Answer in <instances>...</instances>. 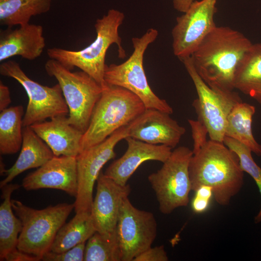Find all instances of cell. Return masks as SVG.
Wrapping results in <instances>:
<instances>
[{"mask_svg": "<svg viewBox=\"0 0 261 261\" xmlns=\"http://www.w3.org/2000/svg\"><path fill=\"white\" fill-rule=\"evenodd\" d=\"M252 44L240 31L216 26L191 56L195 69L213 89L233 91L237 69Z\"/></svg>", "mask_w": 261, "mask_h": 261, "instance_id": "1", "label": "cell"}, {"mask_svg": "<svg viewBox=\"0 0 261 261\" xmlns=\"http://www.w3.org/2000/svg\"><path fill=\"white\" fill-rule=\"evenodd\" d=\"M188 173L191 190L203 185L211 187L215 200L221 205H228L244 183L237 155L223 143L210 139L193 152Z\"/></svg>", "mask_w": 261, "mask_h": 261, "instance_id": "2", "label": "cell"}, {"mask_svg": "<svg viewBox=\"0 0 261 261\" xmlns=\"http://www.w3.org/2000/svg\"><path fill=\"white\" fill-rule=\"evenodd\" d=\"M124 18V14L121 11L110 9L106 14L96 21L94 27L96 37L88 46L78 51L50 48L47 49V54L50 58L56 60L70 70L75 67L79 68L103 87L106 85L104 79L106 65L105 59L109 47L116 44L118 48V57L122 58L125 57L118 32Z\"/></svg>", "mask_w": 261, "mask_h": 261, "instance_id": "3", "label": "cell"}, {"mask_svg": "<svg viewBox=\"0 0 261 261\" xmlns=\"http://www.w3.org/2000/svg\"><path fill=\"white\" fill-rule=\"evenodd\" d=\"M145 109L142 101L131 91L106 84L83 133L81 152L102 142L119 128L129 125Z\"/></svg>", "mask_w": 261, "mask_h": 261, "instance_id": "4", "label": "cell"}, {"mask_svg": "<svg viewBox=\"0 0 261 261\" xmlns=\"http://www.w3.org/2000/svg\"><path fill=\"white\" fill-rule=\"evenodd\" d=\"M11 203L22 224L17 248L42 260L44 254L50 251L58 231L74 209V203H59L38 210L18 200H11Z\"/></svg>", "mask_w": 261, "mask_h": 261, "instance_id": "5", "label": "cell"}, {"mask_svg": "<svg viewBox=\"0 0 261 261\" xmlns=\"http://www.w3.org/2000/svg\"><path fill=\"white\" fill-rule=\"evenodd\" d=\"M158 34L157 29L151 28L140 37L132 38L133 51L130 56L121 64L106 65L104 79L108 85L123 87L135 94L146 109H156L172 114V107L151 89L143 66L145 52L157 39Z\"/></svg>", "mask_w": 261, "mask_h": 261, "instance_id": "6", "label": "cell"}, {"mask_svg": "<svg viewBox=\"0 0 261 261\" xmlns=\"http://www.w3.org/2000/svg\"><path fill=\"white\" fill-rule=\"evenodd\" d=\"M46 72L58 82L69 108L68 121L83 133L87 130L103 87L86 72H72L56 60L50 58Z\"/></svg>", "mask_w": 261, "mask_h": 261, "instance_id": "7", "label": "cell"}, {"mask_svg": "<svg viewBox=\"0 0 261 261\" xmlns=\"http://www.w3.org/2000/svg\"><path fill=\"white\" fill-rule=\"evenodd\" d=\"M192 155V150L179 146L172 152L159 170L148 176L162 214H169L188 204L191 190L188 165Z\"/></svg>", "mask_w": 261, "mask_h": 261, "instance_id": "8", "label": "cell"}, {"mask_svg": "<svg viewBox=\"0 0 261 261\" xmlns=\"http://www.w3.org/2000/svg\"><path fill=\"white\" fill-rule=\"evenodd\" d=\"M0 73L16 80L28 95L29 102L23 117V127L48 118L69 115V108L58 84L50 87L35 82L26 75L18 63L13 60L0 64Z\"/></svg>", "mask_w": 261, "mask_h": 261, "instance_id": "9", "label": "cell"}, {"mask_svg": "<svg viewBox=\"0 0 261 261\" xmlns=\"http://www.w3.org/2000/svg\"><path fill=\"white\" fill-rule=\"evenodd\" d=\"M180 60L191 78L198 95L192 103L198 120L206 128L210 140L223 143L228 116L235 104L242 102L241 98L234 91L218 92L209 87L195 70L191 56Z\"/></svg>", "mask_w": 261, "mask_h": 261, "instance_id": "10", "label": "cell"}, {"mask_svg": "<svg viewBox=\"0 0 261 261\" xmlns=\"http://www.w3.org/2000/svg\"><path fill=\"white\" fill-rule=\"evenodd\" d=\"M129 137V125L122 127L102 142L82 151L76 157L78 191L75 197V213H91L93 190L101 170L116 157V145Z\"/></svg>", "mask_w": 261, "mask_h": 261, "instance_id": "11", "label": "cell"}, {"mask_svg": "<svg viewBox=\"0 0 261 261\" xmlns=\"http://www.w3.org/2000/svg\"><path fill=\"white\" fill-rule=\"evenodd\" d=\"M121 261H133L151 247L157 233L154 214L133 205L128 197L120 207L116 227Z\"/></svg>", "mask_w": 261, "mask_h": 261, "instance_id": "12", "label": "cell"}, {"mask_svg": "<svg viewBox=\"0 0 261 261\" xmlns=\"http://www.w3.org/2000/svg\"><path fill=\"white\" fill-rule=\"evenodd\" d=\"M217 1L194 0L186 12L176 17L172 30V48L179 59L191 56L216 27Z\"/></svg>", "mask_w": 261, "mask_h": 261, "instance_id": "13", "label": "cell"}, {"mask_svg": "<svg viewBox=\"0 0 261 261\" xmlns=\"http://www.w3.org/2000/svg\"><path fill=\"white\" fill-rule=\"evenodd\" d=\"M97 190L91 216L96 232L110 239L116 235L120 207L131 191L129 184L121 185L102 172L97 180Z\"/></svg>", "mask_w": 261, "mask_h": 261, "instance_id": "14", "label": "cell"}, {"mask_svg": "<svg viewBox=\"0 0 261 261\" xmlns=\"http://www.w3.org/2000/svg\"><path fill=\"white\" fill-rule=\"evenodd\" d=\"M169 114L146 109L129 124V137L152 145L175 147L186 132Z\"/></svg>", "mask_w": 261, "mask_h": 261, "instance_id": "15", "label": "cell"}, {"mask_svg": "<svg viewBox=\"0 0 261 261\" xmlns=\"http://www.w3.org/2000/svg\"><path fill=\"white\" fill-rule=\"evenodd\" d=\"M22 186L27 190L59 189L75 198L78 191L76 157L55 156L27 175L22 181Z\"/></svg>", "mask_w": 261, "mask_h": 261, "instance_id": "16", "label": "cell"}, {"mask_svg": "<svg viewBox=\"0 0 261 261\" xmlns=\"http://www.w3.org/2000/svg\"><path fill=\"white\" fill-rule=\"evenodd\" d=\"M128 148L123 155L114 161L104 174L121 185H126L136 169L144 162H165L172 153V148L162 145H152L130 137L125 139Z\"/></svg>", "mask_w": 261, "mask_h": 261, "instance_id": "17", "label": "cell"}, {"mask_svg": "<svg viewBox=\"0 0 261 261\" xmlns=\"http://www.w3.org/2000/svg\"><path fill=\"white\" fill-rule=\"evenodd\" d=\"M45 46L41 25L29 23L15 29L8 28L0 32V61L17 56L33 60L41 55Z\"/></svg>", "mask_w": 261, "mask_h": 261, "instance_id": "18", "label": "cell"}, {"mask_svg": "<svg viewBox=\"0 0 261 261\" xmlns=\"http://www.w3.org/2000/svg\"><path fill=\"white\" fill-rule=\"evenodd\" d=\"M55 156L76 157L81 152L83 133L70 124L68 116H59L30 126Z\"/></svg>", "mask_w": 261, "mask_h": 261, "instance_id": "19", "label": "cell"}, {"mask_svg": "<svg viewBox=\"0 0 261 261\" xmlns=\"http://www.w3.org/2000/svg\"><path fill=\"white\" fill-rule=\"evenodd\" d=\"M54 156L49 147L30 126L23 127L20 153L14 164L4 171L6 177L0 181V188L23 172L39 168Z\"/></svg>", "mask_w": 261, "mask_h": 261, "instance_id": "20", "label": "cell"}, {"mask_svg": "<svg viewBox=\"0 0 261 261\" xmlns=\"http://www.w3.org/2000/svg\"><path fill=\"white\" fill-rule=\"evenodd\" d=\"M234 87L261 104V43L252 44L237 69Z\"/></svg>", "mask_w": 261, "mask_h": 261, "instance_id": "21", "label": "cell"}, {"mask_svg": "<svg viewBox=\"0 0 261 261\" xmlns=\"http://www.w3.org/2000/svg\"><path fill=\"white\" fill-rule=\"evenodd\" d=\"M20 185L8 184L1 188L3 202L0 206V260L17 248L18 237L22 229L21 220L14 214L11 196Z\"/></svg>", "mask_w": 261, "mask_h": 261, "instance_id": "22", "label": "cell"}, {"mask_svg": "<svg viewBox=\"0 0 261 261\" xmlns=\"http://www.w3.org/2000/svg\"><path fill=\"white\" fill-rule=\"evenodd\" d=\"M255 111V106L249 103L241 102L235 104L227 118L225 136L239 141L261 156V145L252 133V117Z\"/></svg>", "mask_w": 261, "mask_h": 261, "instance_id": "23", "label": "cell"}, {"mask_svg": "<svg viewBox=\"0 0 261 261\" xmlns=\"http://www.w3.org/2000/svg\"><path fill=\"white\" fill-rule=\"evenodd\" d=\"M96 232L91 213H76L58 231L50 251L60 253L86 242Z\"/></svg>", "mask_w": 261, "mask_h": 261, "instance_id": "24", "label": "cell"}, {"mask_svg": "<svg viewBox=\"0 0 261 261\" xmlns=\"http://www.w3.org/2000/svg\"><path fill=\"white\" fill-rule=\"evenodd\" d=\"M51 0H0V24L12 28L29 23L32 16L48 12Z\"/></svg>", "mask_w": 261, "mask_h": 261, "instance_id": "25", "label": "cell"}, {"mask_svg": "<svg viewBox=\"0 0 261 261\" xmlns=\"http://www.w3.org/2000/svg\"><path fill=\"white\" fill-rule=\"evenodd\" d=\"M24 109L22 105L8 107L0 114V153L17 152L23 142Z\"/></svg>", "mask_w": 261, "mask_h": 261, "instance_id": "26", "label": "cell"}, {"mask_svg": "<svg viewBox=\"0 0 261 261\" xmlns=\"http://www.w3.org/2000/svg\"><path fill=\"white\" fill-rule=\"evenodd\" d=\"M85 261H121V250L117 234L107 239L96 232L86 244Z\"/></svg>", "mask_w": 261, "mask_h": 261, "instance_id": "27", "label": "cell"}, {"mask_svg": "<svg viewBox=\"0 0 261 261\" xmlns=\"http://www.w3.org/2000/svg\"><path fill=\"white\" fill-rule=\"evenodd\" d=\"M223 143L237 155L242 170L248 173L254 180L261 196V168L254 161L251 150L239 141L226 136ZM254 220L256 223L261 222V206Z\"/></svg>", "mask_w": 261, "mask_h": 261, "instance_id": "28", "label": "cell"}, {"mask_svg": "<svg viewBox=\"0 0 261 261\" xmlns=\"http://www.w3.org/2000/svg\"><path fill=\"white\" fill-rule=\"evenodd\" d=\"M86 242L79 244L66 251L55 253L48 251L43 256L44 261H84Z\"/></svg>", "mask_w": 261, "mask_h": 261, "instance_id": "29", "label": "cell"}, {"mask_svg": "<svg viewBox=\"0 0 261 261\" xmlns=\"http://www.w3.org/2000/svg\"><path fill=\"white\" fill-rule=\"evenodd\" d=\"M191 126L192 135L193 139V149L194 152L202 147L207 142L206 135L208 131L205 126L200 120L188 119Z\"/></svg>", "mask_w": 261, "mask_h": 261, "instance_id": "30", "label": "cell"}, {"mask_svg": "<svg viewBox=\"0 0 261 261\" xmlns=\"http://www.w3.org/2000/svg\"><path fill=\"white\" fill-rule=\"evenodd\" d=\"M169 260L163 246L150 247L138 256L133 261H167Z\"/></svg>", "mask_w": 261, "mask_h": 261, "instance_id": "31", "label": "cell"}, {"mask_svg": "<svg viewBox=\"0 0 261 261\" xmlns=\"http://www.w3.org/2000/svg\"><path fill=\"white\" fill-rule=\"evenodd\" d=\"M210 199L195 194L191 202V207L196 213H202L208 208Z\"/></svg>", "mask_w": 261, "mask_h": 261, "instance_id": "32", "label": "cell"}, {"mask_svg": "<svg viewBox=\"0 0 261 261\" xmlns=\"http://www.w3.org/2000/svg\"><path fill=\"white\" fill-rule=\"evenodd\" d=\"M7 261H38L37 258L22 252L17 248L7 254L5 260Z\"/></svg>", "mask_w": 261, "mask_h": 261, "instance_id": "33", "label": "cell"}, {"mask_svg": "<svg viewBox=\"0 0 261 261\" xmlns=\"http://www.w3.org/2000/svg\"><path fill=\"white\" fill-rule=\"evenodd\" d=\"M11 102L10 92L8 87L0 81V111L7 108Z\"/></svg>", "mask_w": 261, "mask_h": 261, "instance_id": "34", "label": "cell"}, {"mask_svg": "<svg viewBox=\"0 0 261 261\" xmlns=\"http://www.w3.org/2000/svg\"><path fill=\"white\" fill-rule=\"evenodd\" d=\"M194 1V0H173V7L176 11L183 13Z\"/></svg>", "mask_w": 261, "mask_h": 261, "instance_id": "35", "label": "cell"}]
</instances>
